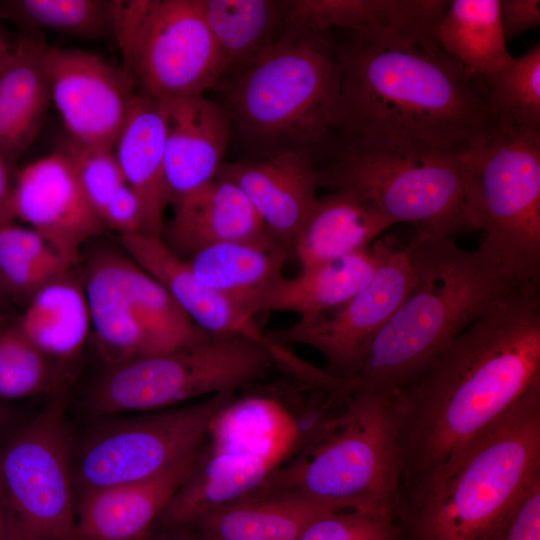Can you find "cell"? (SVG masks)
I'll return each instance as SVG.
<instances>
[{
    "label": "cell",
    "instance_id": "15",
    "mask_svg": "<svg viewBox=\"0 0 540 540\" xmlns=\"http://www.w3.org/2000/svg\"><path fill=\"white\" fill-rule=\"evenodd\" d=\"M43 63L51 101L68 136L112 149L135 93L134 80L101 56L45 44Z\"/></svg>",
    "mask_w": 540,
    "mask_h": 540
},
{
    "label": "cell",
    "instance_id": "12",
    "mask_svg": "<svg viewBox=\"0 0 540 540\" xmlns=\"http://www.w3.org/2000/svg\"><path fill=\"white\" fill-rule=\"evenodd\" d=\"M67 397L55 396L0 449L6 540H71L75 524Z\"/></svg>",
    "mask_w": 540,
    "mask_h": 540
},
{
    "label": "cell",
    "instance_id": "10",
    "mask_svg": "<svg viewBox=\"0 0 540 540\" xmlns=\"http://www.w3.org/2000/svg\"><path fill=\"white\" fill-rule=\"evenodd\" d=\"M124 71L158 100L201 96L225 76L201 0H111Z\"/></svg>",
    "mask_w": 540,
    "mask_h": 540
},
{
    "label": "cell",
    "instance_id": "1",
    "mask_svg": "<svg viewBox=\"0 0 540 540\" xmlns=\"http://www.w3.org/2000/svg\"><path fill=\"white\" fill-rule=\"evenodd\" d=\"M337 31L330 147L461 157L498 132L480 77L440 48L388 27Z\"/></svg>",
    "mask_w": 540,
    "mask_h": 540
},
{
    "label": "cell",
    "instance_id": "45",
    "mask_svg": "<svg viewBox=\"0 0 540 540\" xmlns=\"http://www.w3.org/2000/svg\"><path fill=\"white\" fill-rule=\"evenodd\" d=\"M9 415H8V411L7 409L5 408L2 400H0V428L3 427V425L5 424V422L7 421Z\"/></svg>",
    "mask_w": 540,
    "mask_h": 540
},
{
    "label": "cell",
    "instance_id": "44",
    "mask_svg": "<svg viewBox=\"0 0 540 540\" xmlns=\"http://www.w3.org/2000/svg\"><path fill=\"white\" fill-rule=\"evenodd\" d=\"M12 54V49L8 46L5 37L0 29V73L8 64Z\"/></svg>",
    "mask_w": 540,
    "mask_h": 540
},
{
    "label": "cell",
    "instance_id": "7",
    "mask_svg": "<svg viewBox=\"0 0 540 540\" xmlns=\"http://www.w3.org/2000/svg\"><path fill=\"white\" fill-rule=\"evenodd\" d=\"M315 166L318 187L352 193L394 224L450 238L478 230L461 157L331 147Z\"/></svg>",
    "mask_w": 540,
    "mask_h": 540
},
{
    "label": "cell",
    "instance_id": "9",
    "mask_svg": "<svg viewBox=\"0 0 540 540\" xmlns=\"http://www.w3.org/2000/svg\"><path fill=\"white\" fill-rule=\"evenodd\" d=\"M461 160L483 241L516 281H540V132L499 128Z\"/></svg>",
    "mask_w": 540,
    "mask_h": 540
},
{
    "label": "cell",
    "instance_id": "29",
    "mask_svg": "<svg viewBox=\"0 0 540 540\" xmlns=\"http://www.w3.org/2000/svg\"><path fill=\"white\" fill-rule=\"evenodd\" d=\"M328 511L298 496L256 491L186 527L195 540H297L309 522Z\"/></svg>",
    "mask_w": 540,
    "mask_h": 540
},
{
    "label": "cell",
    "instance_id": "16",
    "mask_svg": "<svg viewBox=\"0 0 540 540\" xmlns=\"http://www.w3.org/2000/svg\"><path fill=\"white\" fill-rule=\"evenodd\" d=\"M12 208L15 219L25 222L73 266L81 246L106 228L62 151L17 170Z\"/></svg>",
    "mask_w": 540,
    "mask_h": 540
},
{
    "label": "cell",
    "instance_id": "39",
    "mask_svg": "<svg viewBox=\"0 0 540 540\" xmlns=\"http://www.w3.org/2000/svg\"><path fill=\"white\" fill-rule=\"evenodd\" d=\"M101 218L106 228L119 232V235L142 234V206L135 192L126 183L120 185L111 195Z\"/></svg>",
    "mask_w": 540,
    "mask_h": 540
},
{
    "label": "cell",
    "instance_id": "11",
    "mask_svg": "<svg viewBox=\"0 0 540 540\" xmlns=\"http://www.w3.org/2000/svg\"><path fill=\"white\" fill-rule=\"evenodd\" d=\"M83 286L95 344L108 366L188 348L212 336L125 251L95 252Z\"/></svg>",
    "mask_w": 540,
    "mask_h": 540
},
{
    "label": "cell",
    "instance_id": "13",
    "mask_svg": "<svg viewBox=\"0 0 540 540\" xmlns=\"http://www.w3.org/2000/svg\"><path fill=\"white\" fill-rule=\"evenodd\" d=\"M234 397L227 391L168 409L102 416L73 457L75 492L145 480L196 453Z\"/></svg>",
    "mask_w": 540,
    "mask_h": 540
},
{
    "label": "cell",
    "instance_id": "28",
    "mask_svg": "<svg viewBox=\"0 0 540 540\" xmlns=\"http://www.w3.org/2000/svg\"><path fill=\"white\" fill-rule=\"evenodd\" d=\"M21 332L66 375L91 330L83 286L70 271L39 288L16 322Z\"/></svg>",
    "mask_w": 540,
    "mask_h": 540
},
{
    "label": "cell",
    "instance_id": "18",
    "mask_svg": "<svg viewBox=\"0 0 540 540\" xmlns=\"http://www.w3.org/2000/svg\"><path fill=\"white\" fill-rule=\"evenodd\" d=\"M158 101L165 124L164 174L171 204L216 177L231 123L222 104L203 95Z\"/></svg>",
    "mask_w": 540,
    "mask_h": 540
},
{
    "label": "cell",
    "instance_id": "34",
    "mask_svg": "<svg viewBox=\"0 0 540 540\" xmlns=\"http://www.w3.org/2000/svg\"><path fill=\"white\" fill-rule=\"evenodd\" d=\"M0 18L87 40L113 36L111 0H0Z\"/></svg>",
    "mask_w": 540,
    "mask_h": 540
},
{
    "label": "cell",
    "instance_id": "26",
    "mask_svg": "<svg viewBox=\"0 0 540 540\" xmlns=\"http://www.w3.org/2000/svg\"><path fill=\"white\" fill-rule=\"evenodd\" d=\"M291 252L272 236L206 247L185 260L207 286L254 319L257 300L283 277Z\"/></svg>",
    "mask_w": 540,
    "mask_h": 540
},
{
    "label": "cell",
    "instance_id": "42",
    "mask_svg": "<svg viewBox=\"0 0 540 540\" xmlns=\"http://www.w3.org/2000/svg\"><path fill=\"white\" fill-rule=\"evenodd\" d=\"M16 172L0 153V225L15 220L12 208V193Z\"/></svg>",
    "mask_w": 540,
    "mask_h": 540
},
{
    "label": "cell",
    "instance_id": "47",
    "mask_svg": "<svg viewBox=\"0 0 540 540\" xmlns=\"http://www.w3.org/2000/svg\"><path fill=\"white\" fill-rule=\"evenodd\" d=\"M4 295H7V294H6V292H5V290H4L3 286H2V284H1V282H0V301L2 300V298H3Z\"/></svg>",
    "mask_w": 540,
    "mask_h": 540
},
{
    "label": "cell",
    "instance_id": "30",
    "mask_svg": "<svg viewBox=\"0 0 540 540\" xmlns=\"http://www.w3.org/2000/svg\"><path fill=\"white\" fill-rule=\"evenodd\" d=\"M499 0H452L436 29L439 48L470 76L498 71L511 63L498 10Z\"/></svg>",
    "mask_w": 540,
    "mask_h": 540
},
{
    "label": "cell",
    "instance_id": "24",
    "mask_svg": "<svg viewBox=\"0 0 540 540\" xmlns=\"http://www.w3.org/2000/svg\"><path fill=\"white\" fill-rule=\"evenodd\" d=\"M382 238L357 252L300 268L293 278L284 276L255 303L252 315L286 311L307 319L330 311L353 297L374 277L381 260Z\"/></svg>",
    "mask_w": 540,
    "mask_h": 540
},
{
    "label": "cell",
    "instance_id": "20",
    "mask_svg": "<svg viewBox=\"0 0 540 540\" xmlns=\"http://www.w3.org/2000/svg\"><path fill=\"white\" fill-rule=\"evenodd\" d=\"M171 205L160 238L182 260L215 244L272 236L243 192L219 177Z\"/></svg>",
    "mask_w": 540,
    "mask_h": 540
},
{
    "label": "cell",
    "instance_id": "3",
    "mask_svg": "<svg viewBox=\"0 0 540 540\" xmlns=\"http://www.w3.org/2000/svg\"><path fill=\"white\" fill-rule=\"evenodd\" d=\"M415 282L400 307L372 340L351 391L397 394L466 328L523 283L483 241L475 250L454 238L415 232L406 245Z\"/></svg>",
    "mask_w": 540,
    "mask_h": 540
},
{
    "label": "cell",
    "instance_id": "33",
    "mask_svg": "<svg viewBox=\"0 0 540 540\" xmlns=\"http://www.w3.org/2000/svg\"><path fill=\"white\" fill-rule=\"evenodd\" d=\"M72 267L28 226L14 221L0 225V282L7 295L29 299Z\"/></svg>",
    "mask_w": 540,
    "mask_h": 540
},
{
    "label": "cell",
    "instance_id": "22",
    "mask_svg": "<svg viewBox=\"0 0 540 540\" xmlns=\"http://www.w3.org/2000/svg\"><path fill=\"white\" fill-rule=\"evenodd\" d=\"M165 124L159 101L143 90L130 99L113 147L125 183L143 211L142 234L161 237L170 204L164 174Z\"/></svg>",
    "mask_w": 540,
    "mask_h": 540
},
{
    "label": "cell",
    "instance_id": "41",
    "mask_svg": "<svg viewBox=\"0 0 540 540\" xmlns=\"http://www.w3.org/2000/svg\"><path fill=\"white\" fill-rule=\"evenodd\" d=\"M498 10L506 42L540 24L539 0H499Z\"/></svg>",
    "mask_w": 540,
    "mask_h": 540
},
{
    "label": "cell",
    "instance_id": "8",
    "mask_svg": "<svg viewBox=\"0 0 540 540\" xmlns=\"http://www.w3.org/2000/svg\"><path fill=\"white\" fill-rule=\"evenodd\" d=\"M274 365L268 338L211 336L188 348L108 366L86 406L99 417L168 409L252 386Z\"/></svg>",
    "mask_w": 540,
    "mask_h": 540
},
{
    "label": "cell",
    "instance_id": "36",
    "mask_svg": "<svg viewBox=\"0 0 540 540\" xmlns=\"http://www.w3.org/2000/svg\"><path fill=\"white\" fill-rule=\"evenodd\" d=\"M67 376L19 329L0 324V400L64 394Z\"/></svg>",
    "mask_w": 540,
    "mask_h": 540
},
{
    "label": "cell",
    "instance_id": "2",
    "mask_svg": "<svg viewBox=\"0 0 540 540\" xmlns=\"http://www.w3.org/2000/svg\"><path fill=\"white\" fill-rule=\"evenodd\" d=\"M540 386V281L466 328L394 397L402 493Z\"/></svg>",
    "mask_w": 540,
    "mask_h": 540
},
{
    "label": "cell",
    "instance_id": "14",
    "mask_svg": "<svg viewBox=\"0 0 540 540\" xmlns=\"http://www.w3.org/2000/svg\"><path fill=\"white\" fill-rule=\"evenodd\" d=\"M382 238L381 260L373 279L342 305L313 318H299L266 337L277 344L311 347L327 361V373L351 378L372 340L412 289L415 276L406 246Z\"/></svg>",
    "mask_w": 540,
    "mask_h": 540
},
{
    "label": "cell",
    "instance_id": "5",
    "mask_svg": "<svg viewBox=\"0 0 540 540\" xmlns=\"http://www.w3.org/2000/svg\"><path fill=\"white\" fill-rule=\"evenodd\" d=\"M340 84L332 33L285 28L266 55L235 75L222 106L252 159L306 152L316 161L331 144Z\"/></svg>",
    "mask_w": 540,
    "mask_h": 540
},
{
    "label": "cell",
    "instance_id": "38",
    "mask_svg": "<svg viewBox=\"0 0 540 540\" xmlns=\"http://www.w3.org/2000/svg\"><path fill=\"white\" fill-rule=\"evenodd\" d=\"M60 151L69 159L86 197L101 217L111 195L125 183L113 150L68 136Z\"/></svg>",
    "mask_w": 540,
    "mask_h": 540
},
{
    "label": "cell",
    "instance_id": "6",
    "mask_svg": "<svg viewBox=\"0 0 540 540\" xmlns=\"http://www.w3.org/2000/svg\"><path fill=\"white\" fill-rule=\"evenodd\" d=\"M394 397L354 390L327 427L256 491L298 496L332 510L359 509L400 519Z\"/></svg>",
    "mask_w": 540,
    "mask_h": 540
},
{
    "label": "cell",
    "instance_id": "17",
    "mask_svg": "<svg viewBox=\"0 0 540 540\" xmlns=\"http://www.w3.org/2000/svg\"><path fill=\"white\" fill-rule=\"evenodd\" d=\"M216 177L243 192L267 231L292 254L295 237L317 198L313 156L285 152L244 158L223 163Z\"/></svg>",
    "mask_w": 540,
    "mask_h": 540
},
{
    "label": "cell",
    "instance_id": "19",
    "mask_svg": "<svg viewBox=\"0 0 540 540\" xmlns=\"http://www.w3.org/2000/svg\"><path fill=\"white\" fill-rule=\"evenodd\" d=\"M198 451L151 478L78 494L71 540L145 539L191 471Z\"/></svg>",
    "mask_w": 540,
    "mask_h": 540
},
{
    "label": "cell",
    "instance_id": "23",
    "mask_svg": "<svg viewBox=\"0 0 540 540\" xmlns=\"http://www.w3.org/2000/svg\"><path fill=\"white\" fill-rule=\"evenodd\" d=\"M204 444L259 459L277 470L301 448L302 433L278 397L235 396L210 423Z\"/></svg>",
    "mask_w": 540,
    "mask_h": 540
},
{
    "label": "cell",
    "instance_id": "4",
    "mask_svg": "<svg viewBox=\"0 0 540 540\" xmlns=\"http://www.w3.org/2000/svg\"><path fill=\"white\" fill-rule=\"evenodd\" d=\"M540 476V386L402 493L412 540H495Z\"/></svg>",
    "mask_w": 540,
    "mask_h": 540
},
{
    "label": "cell",
    "instance_id": "35",
    "mask_svg": "<svg viewBox=\"0 0 540 540\" xmlns=\"http://www.w3.org/2000/svg\"><path fill=\"white\" fill-rule=\"evenodd\" d=\"M479 77L499 128L540 132V44Z\"/></svg>",
    "mask_w": 540,
    "mask_h": 540
},
{
    "label": "cell",
    "instance_id": "43",
    "mask_svg": "<svg viewBox=\"0 0 540 540\" xmlns=\"http://www.w3.org/2000/svg\"><path fill=\"white\" fill-rule=\"evenodd\" d=\"M143 540H195V538L187 527L156 525Z\"/></svg>",
    "mask_w": 540,
    "mask_h": 540
},
{
    "label": "cell",
    "instance_id": "32",
    "mask_svg": "<svg viewBox=\"0 0 540 540\" xmlns=\"http://www.w3.org/2000/svg\"><path fill=\"white\" fill-rule=\"evenodd\" d=\"M419 18L415 0L282 1L285 28L328 33L370 26L410 32Z\"/></svg>",
    "mask_w": 540,
    "mask_h": 540
},
{
    "label": "cell",
    "instance_id": "27",
    "mask_svg": "<svg viewBox=\"0 0 540 540\" xmlns=\"http://www.w3.org/2000/svg\"><path fill=\"white\" fill-rule=\"evenodd\" d=\"M393 225L354 194L333 190L314 201L292 254L300 268L314 266L369 247Z\"/></svg>",
    "mask_w": 540,
    "mask_h": 540
},
{
    "label": "cell",
    "instance_id": "46",
    "mask_svg": "<svg viewBox=\"0 0 540 540\" xmlns=\"http://www.w3.org/2000/svg\"><path fill=\"white\" fill-rule=\"evenodd\" d=\"M0 540H6L5 522H4L1 506H0Z\"/></svg>",
    "mask_w": 540,
    "mask_h": 540
},
{
    "label": "cell",
    "instance_id": "37",
    "mask_svg": "<svg viewBox=\"0 0 540 540\" xmlns=\"http://www.w3.org/2000/svg\"><path fill=\"white\" fill-rule=\"evenodd\" d=\"M402 529L401 520L390 514L341 509L314 518L297 540H398Z\"/></svg>",
    "mask_w": 540,
    "mask_h": 540
},
{
    "label": "cell",
    "instance_id": "31",
    "mask_svg": "<svg viewBox=\"0 0 540 540\" xmlns=\"http://www.w3.org/2000/svg\"><path fill=\"white\" fill-rule=\"evenodd\" d=\"M206 23L225 65V75L249 68L275 45L282 1L201 0Z\"/></svg>",
    "mask_w": 540,
    "mask_h": 540
},
{
    "label": "cell",
    "instance_id": "21",
    "mask_svg": "<svg viewBox=\"0 0 540 540\" xmlns=\"http://www.w3.org/2000/svg\"><path fill=\"white\" fill-rule=\"evenodd\" d=\"M119 241L125 253L168 291L199 328L213 336L241 334L266 340L254 319L204 284L161 238L126 234L119 235Z\"/></svg>",
    "mask_w": 540,
    "mask_h": 540
},
{
    "label": "cell",
    "instance_id": "40",
    "mask_svg": "<svg viewBox=\"0 0 540 540\" xmlns=\"http://www.w3.org/2000/svg\"><path fill=\"white\" fill-rule=\"evenodd\" d=\"M495 540H540V476L531 483Z\"/></svg>",
    "mask_w": 540,
    "mask_h": 540
},
{
    "label": "cell",
    "instance_id": "25",
    "mask_svg": "<svg viewBox=\"0 0 540 540\" xmlns=\"http://www.w3.org/2000/svg\"><path fill=\"white\" fill-rule=\"evenodd\" d=\"M45 44L35 33L22 37L0 73V153L15 171L40 132L51 102Z\"/></svg>",
    "mask_w": 540,
    "mask_h": 540
}]
</instances>
